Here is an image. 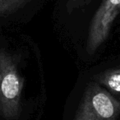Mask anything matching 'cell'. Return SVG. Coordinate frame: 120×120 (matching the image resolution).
<instances>
[{"mask_svg": "<svg viewBox=\"0 0 120 120\" xmlns=\"http://www.w3.org/2000/svg\"><path fill=\"white\" fill-rule=\"evenodd\" d=\"M22 54L0 34V120H21L24 111L25 77Z\"/></svg>", "mask_w": 120, "mask_h": 120, "instance_id": "1", "label": "cell"}, {"mask_svg": "<svg viewBox=\"0 0 120 120\" xmlns=\"http://www.w3.org/2000/svg\"><path fill=\"white\" fill-rule=\"evenodd\" d=\"M120 101L96 83L87 87L73 120H115Z\"/></svg>", "mask_w": 120, "mask_h": 120, "instance_id": "2", "label": "cell"}, {"mask_svg": "<svg viewBox=\"0 0 120 120\" xmlns=\"http://www.w3.org/2000/svg\"><path fill=\"white\" fill-rule=\"evenodd\" d=\"M120 12V0H103L95 12L88 33L86 51L95 53L107 40L115 18Z\"/></svg>", "mask_w": 120, "mask_h": 120, "instance_id": "3", "label": "cell"}, {"mask_svg": "<svg viewBox=\"0 0 120 120\" xmlns=\"http://www.w3.org/2000/svg\"><path fill=\"white\" fill-rule=\"evenodd\" d=\"M33 0H0V28L13 15Z\"/></svg>", "mask_w": 120, "mask_h": 120, "instance_id": "4", "label": "cell"}, {"mask_svg": "<svg viewBox=\"0 0 120 120\" xmlns=\"http://www.w3.org/2000/svg\"><path fill=\"white\" fill-rule=\"evenodd\" d=\"M100 84L113 91L120 93V68L106 70L96 77Z\"/></svg>", "mask_w": 120, "mask_h": 120, "instance_id": "5", "label": "cell"}]
</instances>
